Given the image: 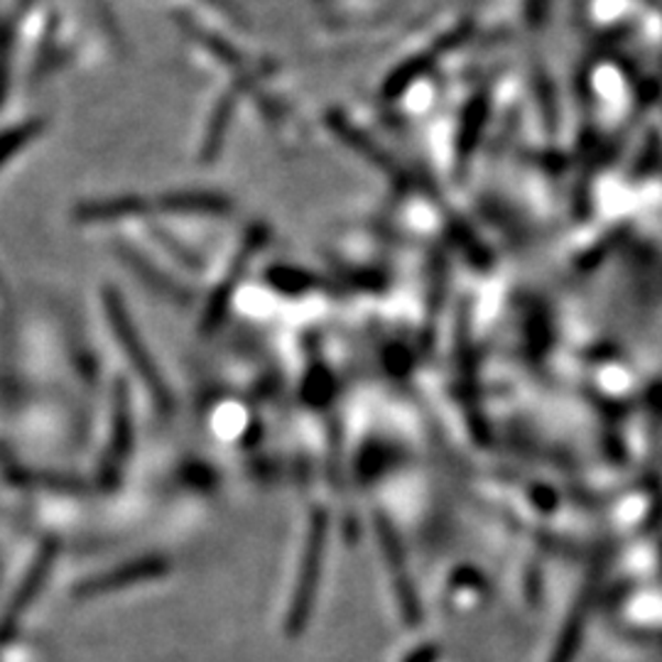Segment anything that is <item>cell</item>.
<instances>
[{
	"mask_svg": "<svg viewBox=\"0 0 662 662\" xmlns=\"http://www.w3.org/2000/svg\"><path fill=\"white\" fill-rule=\"evenodd\" d=\"M28 135H32V128L15 130V133H8L3 140H0V160H6L8 155H13L15 150L25 143Z\"/></svg>",
	"mask_w": 662,
	"mask_h": 662,
	"instance_id": "obj_1",
	"label": "cell"
}]
</instances>
